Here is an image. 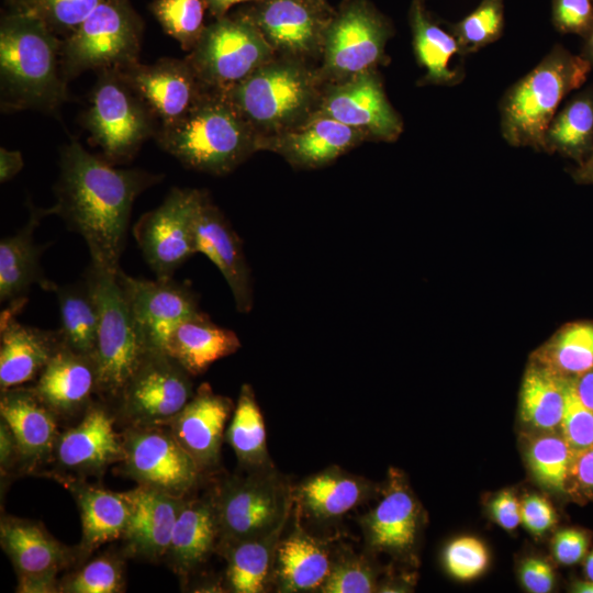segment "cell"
I'll use <instances>...</instances> for the list:
<instances>
[{"mask_svg":"<svg viewBox=\"0 0 593 593\" xmlns=\"http://www.w3.org/2000/svg\"><path fill=\"white\" fill-rule=\"evenodd\" d=\"M293 486L272 467L230 475L211 492L220 539L217 545L264 536L288 523Z\"/></svg>","mask_w":593,"mask_h":593,"instance_id":"52a82bcc","label":"cell"},{"mask_svg":"<svg viewBox=\"0 0 593 593\" xmlns=\"http://www.w3.org/2000/svg\"><path fill=\"white\" fill-rule=\"evenodd\" d=\"M195 251L208 257L227 282L240 313L253 309L254 292L242 242L206 191L202 192L194 219Z\"/></svg>","mask_w":593,"mask_h":593,"instance_id":"7402d4cb","label":"cell"},{"mask_svg":"<svg viewBox=\"0 0 593 593\" xmlns=\"http://www.w3.org/2000/svg\"><path fill=\"white\" fill-rule=\"evenodd\" d=\"M560 427L574 456L593 446V411L582 403L571 380L566 387Z\"/></svg>","mask_w":593,"mask_h":593,"instance_id":"7dc6e473","label":"cell"},{"mask_svg":"<svg viewBox=\"0 0 593 593\" xmlns=\"http://www.w3.org/2000/svg\"><path fill=\"white\" fill-rule=\"evenodd\" d=\"M61 45L36 14L7 18L0 29V77L5 109L55 110L66 99Z\"/></svg>","mask_w":593,"mask_h":593,"instance_id":"3957f363","label":"cell"},{"mask_svg":"<svg viewBox=\"0 0 593 593\" xmlns=\"http://www.w3.org/2000/svg\"><path fill=\"white\" fill-rule=\"evenodd\" d=\"M0 416L11 428L20 454V474L41 473L52 460L60 430L58 417L32 387L1 391Z\"/></svg>","mask_w":593,"mask_h":593,"instance_id":"44dd1931","label":"cell"},{"mask_svg":"<svg viewBox=\"0 0 593 593\" xmlns=\"http://www.w3.org/2000/svg\"><path fill=\"white\" fill-rule=\"evenodd\" d=\"M160 125L182 118L208 91L189 61L161 58L121 70Z\"/></svg>","mask_w":593,"mask_h":593,"instance_id":"cb8c5ba5","label":"cell"},{"mask_svg":"<svg viewBox=\"0 0 593 593\" xmlns=\"http://www.w3.org/2000/svg\"><path fill=\"white\" fill-rule=\"evenodd\" d=\"M544 150L558 152L583 164L593 152V88L573 97L550 122Z\"/></svg>","mask_w":593,"mask_h":593,"instance_id":"f35d334b","label":"cell"},{"mask_svg":"<svg viewBox=\"0 0 593 593\" xmlns=\"http://www.w3.org/2000/svg\"><path fill=\"white\" fill-rule=\"evenodd\" d=\"M192 376L163 350H150L111 409L116 424L167 426L191 400Z\"/></svg>","mask_w":593,"mask_h":593,"instance_id":"7c38bea8","label":"cell"},{"mask_svg":"<svg viewBox=\"0 0 593 593\" xmlns=\"http://www.w3.org/2000/svg\"><path fill=\"white\" fill-rule=\"evenodd\" d=\"M210 13L215 18L220 19L227 15V11L235 4L243 2H258L262 0H204Z\"/></svg>","mask_w":593,"mask_h":593,"instance_id":"94428289","label":"cell"},{"mask_svg":"<svg viewBox=\"0 0 593 593\" xmlns=\"http://www.w3.org/2000/svg\"><path fill=\"white\" fill-rule=\"evenodd\" d=\"M0 470L3 478L20 474V454L13 433L4 419L0 421Z\"/></svg>","mask_w":593,"mask_h":593,"instance_id":"9f6ffc18","label":"cell"},{"mask_svg":"<svg viewBox=\"0 0 593 593\" xmlns=\"http://www.w3.org/2000/svg\"><path fill=\"white\" fill-rule=\"evenodd\" d=\"M425 2L412 0L409 10L414 54L417 64L425 69L421 85H457L465 71L460 65L455 64V59L465 55L451 30L440 26Z\"/></svg>","mask_w":593,"mask_h":593,"instance_id":"836d02e7","label":"cell"},{"mask_svg":"<svg viewBox=\"0 0 593 593\" xmlns=\"http://www.w3.org/2000/svg\"><path fill=\"white\" fill-rule=\"evenodd\" d=\"M593 67V26L585 37V44L581 54Z\"/></svg>","mask_w":593,"mask_h":593,"instance_id":"be15d7a7","label":"cell"},{"mask_svg":"<svg viewBox=\"0 0 593 593\" xmlns=\"http://www.w3.org/2000/svg\"><path fill=\"white\" fill-rule=\"evenodd\" d=\"M26 224L15 234L0 242V301L1 303L26 302L32 284L53 291L55 282L48 280L41 266V256L47 245L34 240V231L41 220L49 215L48 209H30Z\"/></svg>","mask_w":593,"mask_h":593,"instance_id":"1f68e13d","label":"cell"},{"mask_svg":"<svg viewBox=\"0 0 593 593\" xmlns=\"http://www.w3.org/2000/svg\"><path fill=\"white\" fill-rule=\"evenodd\" d=\"M573 384L582 403L593 411V369L580 376Z\"/></svg>","mask_w":593,"mask_h":593,"instance_id":"91938a15","label":"cell"},{"mask_svg":"<svg viewBox=\"0 0 593 593\" xmlns=\"http://www.w3.org/2000/svg\"><path fill=\"white\" fill-rule=\"evenodd\" d=\"M377 571L369 559L350 550L335 553L322 593H371L378 591Z\"/></svg>","mask_w":593,"mask_h":593,"instance_id":"bcb514c9","label":"cell"},{"mask_svg":"<svg viewBox=\"0 0 593 593\" xmlns=\"http://www.w3.org/2000/svg\"><path fill=\"white\" fill-rule=\"evenodd\" d=\"M59 315V332L65 345L77 353L94 358L99 311L92 291L86 281L65 286L55 284Z\"/></svg>","mask_w":593,"mask_h":593,"instance_id":"74e56055","label":"cell"},{"mask_svg":"<svg viewBox=\"0 0 593 593\" xmlns=\"http://www.w3.org/2000/svg\"><path fill=\"white\" fill-rule=\"evenodd\" d=\"M585 575L589 580L593 581V551L590 552L584 564Z\"/></svg>","mask_w":593,"mask_h":593,"instance_id":"003e7915","label":"cell"},{"mask_svg":"<svg viewBox=\"0 0 593 593\" xmlns=\"http://www.w3.org/2000/svg\"><path fill=\"white\" fill-rule=\"evenodd\" d=\"M115 425L111 406L100 399L93 401L76 424L59 433L47 474L63 484L102 477L109 466L124 458Z\"/></svg>","mask_w":593,"mask_h":593,"instance_id":"5bb4252c","label":"cell"},{"mask_svg":"<svg viewBox=\"0 0 593 593\" xmlns=\"http://www.w3.org/2000/svg\"><path fill=\"white\" fill-rule=\"evenodd\" d=\"M365 141L361 132L315 112L300 125L260 139L259 150L277 153L298 169H316L331 165Z\"/></svg>","mask_w":593,"mask_h":593,"instance_id":"603a6c76","label":"cell"},{"mask_svg":"<svg viewBox=\"0 0 593 593\" xmlns=\"http://www.w3.org/2000/svg\"><path fill=\"white\" fill-rule=\"evenodd\" d=\"M573 592L593 593V581H580L573 584Z\"/></svg>","mask_w":593,"mask_h":593,"instance_id":"e7e4bbea","label":"cell"},{"mask_svg":"<svg viewBox=\"0 0 593 593\" xmlns=\"http://www.w3.org/2000/svg\"><path fill=\"white\" fill-rule=\"evenodd\" d=\"M234 406L230 398L215 393L208 382H203L167 425L203 475L220 467L225 427Z\"/></svg>","mask_w":593,"mask_h":593,"instance_id":"ffe728a7","label":"cell"},{"mask_svg":"<svg viewBox=\"0 0 593 593\" xmlns=\"http://www.w3.org/2000/svg\"><path fill=\"white\" fill-rule=\"evenodd\" d=\"M32 388L59 422L79 419L97 395L94 358L63 343Z\"/></svg>","mask_w":593,"mask_h":593,"instance_id":"484cf974","label":"cell"},{"mask_svg":"<svg viewBox=\"0 0 593 593\" xmlns=\"http://www.w3.org/2000/svg\"><path fill=\"white\" fill-rule=\"evenodd\" d=\"M592 65L556 45L504 94L500 107L503 137L513 146L544 150L545 133L564 97L580 88Z\"/></svg>","mask_w":593,"mask_h":593,"instance_id":"5b68a950","label":"cell"},{"mask_svg":"<svg viewBox=\"0 0 593 593\" xmlns=\"http://www.w3.org/2000/svg\"><path fill=\"white\" fill-rule=\"evenodd\" d=\"M120 470L138 484L176 497L193 494L203 474L167 426H130L121 433Z\"/></svg>","mask_w":593,"mask_h":593,"instance_id":"4fadbf2b","label":"cell"},{"mask_svg":"<svg viewBox=\"0 0 593 593\" xmlns=\"http://www.w3.org/2000/svg\"><path fill=\"white\" fill-rule=\"evenodd\" d=\"M107 0H38L41 11L32 12L48 26L68 31L69 35ZM68 35V36H69Z\"/></svg>","mask_w":593,"mask_h":593,"instance_id":"681fc988","label":"cell"},{"mask_svg":"<svg viewBox=\"0 0 593 593\" xmlns=\"http://www.w3.org/2000/svg\"><path fill=\"white\" fill-rule=\"evenodd\" d=\"M224 440L232 447L245 472L275 467L267 447L264 416L248 383L240 387Z\"/></svg>","mask_w":593,"mask_h":593,"instance_id":"8d00e7d4","label":"cell"},{"mask_svg":"<svg viewBox=\"0 0 593 593\" xmlns=\"http://www.w3.org/2000/svg\"><path fill=\"white\" fill-rule=\"evenodd\" d=\"M161 178L114 168L71 142L60 153L57 200L48 212L85 239L92 262L118 272L133 202Z\"/></svg>","mask_w":593,"mask_h":593,"instance_id":"6da1fadb","label":"cell"},{"mask_svg":"<svg viewBox=\"0 0 593 593\" xmlns=\"http://www.w3.org/2000/svg\"><path fill=\"white\" fill-rule=\"evenodd\" d=\"M581 182H593V152L575 172Z\"/></svg>","mask_w":593,"mask_h":593,"instance_id":"6125c7cd","label":"cell"},{"mask_svg":"<svg viewBox=\"0 0 593 593\" xmlns=\"http://www.w3.org/2000/svg\"><path fill=\"white\" fill-rule=\"evenodd\" d=\"M551 20L558 32L585 38L593 26V0H552Z\"/></svg>","mask_w":593,"mask_h":593,"instance_id":"f907efd6","label":"cell"},{"mask_svg":"<svg viewBox=\"0 0 593 593\" xmlns=\"http://www.w3.org/2000/svg\"><path fill=\"white\" fill-rule=\"evenodd\" d=\"M493 519L504 529L513 530L521 523V504L512 491H502L491 502Z\"/></svg>","mask_w":593,"mask_h":593,"instance_id":"11a10c76","label":"cell"},{"mask_svg":"<svg viewBox=\"0 0 593 593\" xmlns=\"http://www.w3.org/2000/svg\"><path fill=\"white\" fill-rule=\"evenodd\" d=\"M373 492L372 483L337 466H329L292 489L300 515L318 523H331L362 504Z\"/></svg>","mask_w":593,"mask_h":593,"instance_id":"4dcf8cb0","label":"cell"},{"mask_svg":"<svg viewBox=\"0 0 593 593\" xmlns=\"http://www.w3.org/2000/svg\"><path fill=\"white\" fill-rule=\"evenodd\" d=\"M588 546V537L581 530L562 529L553 537L552 553L559 563L572 566L584 558Z\"/></svg>","mask_w":593,"mask_h":593,"instance_id":"f5cc1de1","label":"cell"},{"mask_svg":"<svg viewBox=\"0 0 593 593\" xmlns=\"http://www.w3.org/2000/svg\"><path fill=\"white\" fill-rule=\"evenodd\" d=\"M239 348L240 342L235 332L216 325L205 313L199 312L176 325L164 351L197 377Z\"/></svg>","mask_w":593,"mask_h":593,"instance_id":"e575fe53","label":"cell"},{"mask_svg":"<svg viewBox=\"0 0 593 593\" xmlns=\"http://www.w3.org/2000/svg\"><path fill=\"white\" fill-rule=\"evenodd\" d=\"M23 168V157L18 150L0 148V181L7 182Z\"/></svg>","mask_w":593,"mask_h":593,"instance_id":"680465c9","label":"cell"},{"mask_svg":"<svg viewBox=\"0 0 593 593\" xmlns=\"http://www.w3.org/2000/svg\"><path fill=\"white\" fill-rule=\"evenodd\" d=\"M202 190L172 188L163 203L143 214L133 228L137 245L159 279L194 255V219Z\"/></svg>","mask_w":593,"mask_h":593,"instance_id":"2e32d148","label":"cell"},{"mask_svg":"<svg viewBox=\"0 0 593 593\" xmlns=\"http://www.w3.org/2000/svg\"><path fill=\"white\" fill-rule=\"evenodd\" d=\"M293 528L281 537L275 558L273 580L278 592H320L334 561L327 541L309 534L293 506Z\"/></svg>","mask_w":593,"mask_h":593,"instance_id":"f1b7e54d","label":"cell"},{"mask_svg":"<svg viewBox=\"0 0 593 593\" xmlns=\"http://www.w3.org/2000/svg\"><path fill=\"white\" fill-rule=\"evenodd\" d=\"M287 524L267 535L217 545L215 552L226 560L225 584L234 593L266 592L273 580L278 544Z\"/></svg>","mask_w":593,"mask_h":593,"instance_id":"d590c367","label":"cell"},{"mask_svg":"<svg viewBox=\"0 0 593 593\" xmlns=\"http://www.w3.org/2000/svg\"><path fill=\"white\" fill-rule=\"evenodd\" d=\"M204 0H156L153 11L163 29L179 42L182 49L192 51L206 25Z\"/></svg>","mask_w":593,"mask_h":593,"instance_id":"ee69618b","label":"cell"},{"mask_svg":"<svg viewBox=\"0 0 593 593\" xmlns=\"http://www.w3.org/2000/svg\"><path fill=\"white\" fill-rule=\"evenodd\" d=\"M155 116L120 70L101 71L92 90L86 126L107 161L131 159L155 131Z\"/></svg>","mask_w":593,"mask_h":593,"instance_id":"9c48e42d","label":"cell"},{"mask_svg":"<svg viewBox=\"0 0 593 593\" xmlns=\"http://www.w3.org/2000/svg\"><path fill=\"white\" fill-rule=\"evenodd\" d=\"M125 558L122 549L96 556L60 579L59 593L124 592Z\"/></svg>","mask_w":593,"mask_h":593,"instance_id":"60d3db41","label":"cell"},{"mask_svg":"<svg viewBox=\"0 0 593 593\" xmlns=\"http://www.w3.org/2000/svg\"><path fill=\"white\" fill-rule=\"evenodd\" d=\"M65 486L79 510L82 535L78 548L83 560L102 545L122 538L132 513L127 491H110L87 480L72 481Z\"/></svg>","mask_w":593,"mask_h":593,"instance_id":"d6a6232c","label":"cell"},{"mask_svg":"<svg viewBox=\"0 0 593 593\" xmlns=\"http://www.w3.org/2000/svg\"><path fill=\"white\" fill-rule=\"evenodd\" d=\"M273 57L257 26L238 13L206 25L186 59L208 90L226 91Z\"/></svg>","mask_w":593,"mask_h":593,"instance_id":"30bf717a","label":"cell"},{"mask_svg":"<svg viewBox=\"0 0 593 593\" xmlns=\"http://www.w3.org/2000/svg\"><path fill=\"white\" fill-rule=\"evenodd\" d=\"M519 578L524 588L532 593H548L555 584L551 566L539 558L526 559L521 566Z\"/></svg>","mask_w":593,"mask_h":593,"instance_id":"db71d44e","label":"cell"},{"mask_svg":"<svg viewBox=\"0 0 593 593\" xmlns=\"http://www.w3.org/2000/svg\"><path fill=\"white\" fill-rule=\"evenodd\" d=\"M276 56L311 65L321 61L324 34L333 13L303 0H262L243 12Z\"/></svg>","mask_w":593,"mask_h":593,"instance_id":"ac0fdd59","label":"cell"},{"mask_svg":"<svg viewBox=\"0 0 593 593\" xmlns=\"http://www.w3.org/2000/svg\"><path fill=\"white\" fill-rule=\"evenodd\" d=\"M139 29L123 0L101 3L61 45L63 71L125 70L138 63Z\"/></svg>","mask_w":593,"mask_h":593,"instance_id":"8fae6325","label":"cell"},{"mask_svg":"<svg viewBox=\"0 0 593 593\" xmlns=\"http://www.w3.org/2000/svg\"><path fill=\"white\" fill-rule=\"evenodd\" d=\"M127 492L132 513L121 538L122 551L126 558L164 560L183 497L142 484Z\"/></svg>","mask_w":593,"mask_h":593,"instance_id":"4316f807","label":"cell"},{"mask_svg":"<svg viewBox=\"0 0 593 593\" xmlns=\"http://www.w3.org/2000/svg\"><path fill=\"white\" fill-rule=\"evenodd\" d=\"M504 27L503 0H481L479 5L451 25L462 54H471L495 42Z\"/></svg>","mask_w":593,"mask_h":593,"instance_id":"f6af8a7d","label":"cell"},{"mask_svg":"<svg viewBox=\"0 0 593 593\" xmlns=\"http://www.w3.org/2000/svg\"><path fill=\"white\" fill-rule=\"evenodd\" d=\"M569 474L581 489L593 492V446L573 457Z\"/></svg>","mask_w":593,"mask_h":593,"instance_id":"6f0895ef","label":"cell"},{"mask_svg":"<svg viewBox=\"0 0 593 593\" xmlns=\"http://www.w3.org/2000/svg\"><path fill=\"white\" fill-rule=\"evenodd\" d=\"M568 379L548 368L534 366L525 373L521 391L523 421L541 430L560 426Z\"/></svg>","mask_w":593,"mask_h":593,"instance_id":"ab89813d","label":"cell"},{"mask_svg":"<svg viewBox=\"0 0 593 593\" xmlns=\"http://www.w3.org/2000/svg\"><path fill=\"white\" fill-rule=\"evenodd\" d=\"M391 21L369 0H342L327 23L317 66L325 83L346 80L383 64Z\"/></svg>","mask_w":593,"mask_h":593,"instance_id":"ba28073f","label":"cell"},{"mask_svg":"<svg viewBox=\"0 0 593 593\" xmlns=\"http://www.w3.org/2000/svg\"><path fill=\"white\" fill-rule=\"evenodd\" d=\"M159 145L187 168L223 176L259 150V136L223 91L208 90L179 120L160 125Z\"/></svg>","mask_w":593,"mask_h":593,"instance_id":"7a4b0ae2","label":"cell"},{"mask_svg":"<svg viewBox=\"0 0 593 593\" xmlns=\"http://www.w3.org/2000/svg\"><path fill=\"white\" fill-rule=\"evenodd\" d=\"M553 507L542 496L532 494L521 503V523L533 535L540 536L556 524Z\"/></svg>","mask_w":593,"mask_h":593,"instance_id":"816d5d0a","label":"cell"},{"mask_svg":"<svg viewBox=\"0 0 593 593\" xmlns=\"http://www.w3.org/2000/svg\"><path fill=\"white\" fill-rule=\"evenodd\" d=\"M325 85L317 66L276 56L223 92L260 142L309 120L318 110Z\"/></svg>","mask_w":593,"mask_h":593,"instance_id":"277c9868","label":"cell"},{"mask_svg":"<svg viewBox=\"0 0 593 593\" xmlns=\"http://www.w3.org/2000/svg\"><path fill=\"white\" fill-rule=\"evenodd\" d=\"M0 545L15 570L20 593H59L58 574L85 562L78 546L60 542L41 522L13 515L1 517Z\"/></svg>","mask_w":593,"mask_h":593,"instance_id":"9a60e30c","label":"cell"},{"mask_svg":"<svg viewBox=\"0 0 593 593\" xmlns=\"http://www.w3.org/2000/svg\"><path fill=\"white\" fill-rule=\"evenodd\" d=\"M25 303H11L0 315L1 391L37 379L64 343L59 329H42L18 320Z\"/></svg>","mask_w":593,"mask_h":593,"instance_id":"d4e9b609","label":"cell"},{"mask_svg":"<svg viewBox=\"0 0 593 593\" xmlns=\"http://www.w3.org/2000/svg\"><path fill=\"white\" fill-rule=\"evenodd\" d=\"M444 562L447 571L457 580L469 581L484 572L489 564V552L475 537H459L445 549Z\"/></svg>","mask_w":593,"mask_h":593,"instance_id":"c3c4849f","label":"cell"},{"mask_svg":"<svg viewBox=\"0 0 593 593\" xmlns=\"http://www.w3.org/2000/svg\"><path fill=\"white\" fill-rule=\"evenodd\" d=\"M116 273L90 261L85 275L99 311L97 396L110 406L145 356L154 350L134 318Z\"/></svg>","mask_w":593,"mask_h":593,"instance_id":"8992f818","label":"cell"},{"mask_svg":"<svg viewBox=\"0 0 593 593\" xmlns=\"http://www.w3.org/2000/svg\"><path fill=\"white\" fill-rule=\"evenodd\" d=\"M119 282L134 318L152 349L163 350L171 331L200 311L197 294L186 283L170 279L146 280L119 270Z\"/></svg>","mask_w":593,"mask_h":593,"instance_id":"d6986e66","label":"cell"},{"mask_svg":"<svg viewBox=\"0 0 593 593\" xmlns=\"http://www.w3.org/2000/svg\"><path fill=\"white\" fill-rule=\"evenodd\" d=\"M325 12L333 13L335 8L331 7L327 0H303Z\"/></svg>","mask_w":593,"mask_h":593,"instance_id":"03108f58","label":"cell"},{"mask_svg":"<svg viewBox=\"0 0 593 593\" xmlns=\"http://www.w3.org/2000/svg\"><path fill=\"white\" fill-rule=\"evenodd\" d=\"M220 529L212 494L183 497L164 558L182 582L215 552Z\"/></svg>","mask_w":593,"mask_h":593,"instance_id":"f546056e","label":"cell"},{"mask_svg":"<svg viewBox=\"0 0 593 593\" xmlns=\"http://www.w3.org/2000/svg\"><path fill=\"white\" fill-rule=\"evenodd\" d=\"M545 366L559 374L582 376L593 369V324L575 323L559 332L545 351Z\"/></svg>","mask_w":593,"mask_h":593,"instance_id":"b9f144b4","label":"cell"},{"mask_svg":"<svg viewBox=\"0 0 593 593\" xmlns=\"http://www.w3.org/2000/svg\"><path fill=\"white\" fill-rule=\"evenodd\" d=\"M527 462L535 480L542 486L563 492L573 460V452L563 437L545 435L530 443Z\"/></svg>","mask_w":593,"mask_h":593,"instance_id":"7bdbcfd3","label":"cell"},{"mask_svg":"<svg viewBox=\"0 0 593 593\" xmlns=\"http://www.w3.org/2000/svg\"><path fill=\"white\" fill-rule=\"evenodd\" d=\"M359 523L371 550L402 555L414 547L419 507L401 472L391 469L382 499Z\"/></svg>","mask_w":593,"mask_h":593,"instance_id":"83f0119b","label":"cell"},{"mask_svg":"<svg viewBox=\"0 0 593 593\" xmlns=\"http://www.w3.org/2000/svg\"><path fill=\"white\" fill-rule=\"evenodd\" d=\"M316 112L361 132L367 141L394 142L404 126L387 97L378 69L326 83Z\"/></svg>","mask_w":593,"mask_h":593,"instance_id":"e0dca14e","label":"cell"}]
</instances>
